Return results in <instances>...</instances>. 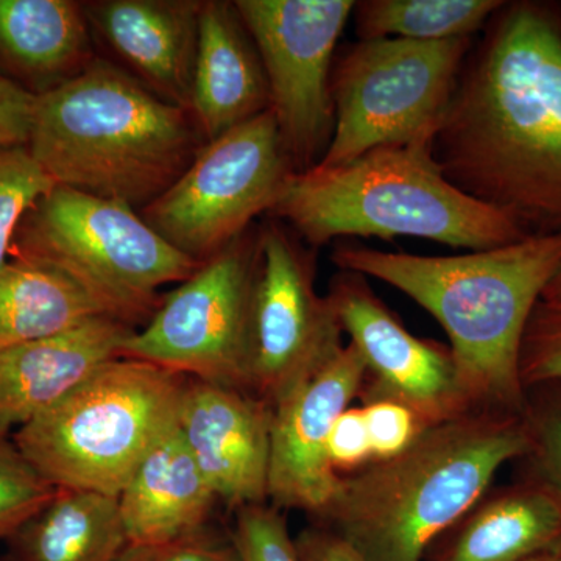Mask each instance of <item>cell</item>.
Returning a JSON list of instances; mask_svg holds the SVG:
<instances>
[{
    "mask_svg": "<svg viewBox=\"0 0 561 561\" xmlns=\"http://www.w3.org/2000/svg\"><path fill=\"white\" fill-rule=\"evenodd\" d=\"M36 95L0 76V149L27 146Z\"/></svg>",
    "mask_w": 561,
    "mask_h": 561,
    "instance_id": "obj_33",
    "label": "cell"
},
{
    "mask_svg": "<svg viewBox=\"0 0 561 561\" xmlns=\"http://www.w3.org/2000/svg\"><path fill=\"white\" fill-rule=\"evenodd\" d=\"M83 2L0 0V76L39 95L98 60Z\"/></svg>",
    "mask_w": 561,
    "mask_h": 561,
    "instance_id": "obj_20",
    "label": "cell"
},
{
    "mask_svg": "<svg viewBox=\"0 0 561 561\" xmlns=\"http://www.w3.org/2000/svg\"><path fill=\"white\" fill-rule=\"evenodd\" d=\"M375 461L387 460L409 448L427 427L401 402L371 400L362 402Z\"/></svg>",
    "mask_w": 561,
    "mask_h": 561,
    "instance_id": "obj_30",
    "label": "cell"
},
{
    "mask_svg": "<svg viewBox=\"0 0 561 561\" xmlns=\"http://www.w3.org/2000/svg\"><path fill=\"white\" fill-rule=\"evenodd\" d=\"M50 265L76 280L106 316L146 324L165 284L183 283L201 267L161 238L125 203L55 186L25 214L10 260Z\"/></svg>",
    "mask_w": 561,
    "mask_h": 561,
    "instance_id": "obj_7",
    "label": "cell"
},
{
    "mask_svg": "<svg viewBox=\"0 0 561 561\" xmlns=\"http://www.w3.org/2000/svg\"><path fill=\"white\" fill-rule=\"evenodd\" d=\"M522 419L530 479L561 502V381L527 389Z\"/></svg>",
    "mask_w": 561,
    "mask_h": 561,
    "instance_id": "obj_25",
    "label": "cell"
},
{
    "mask_svg": "<svg viewBox=\"0 0 561 561\" xmlns=\"http://www.w3.org/2000/svg\"><path fill=\"white\" fill-rule=\"evenodd\" d=\"M268 217L312 250L346 238H419L479 251L530 236L454 186L432 144L378 147L346 164L294 173Z\"/></svg>",
    "mask_w": 561,
    "mask_h": 561,
    "instance_id": "obj_5",
    "label": "cell"
},
{
    "mask_svg": "<svg viewBox=\"0 0 561 561\" xmlns=\"http://www.w3.org/2000/svg\"><path fill=\"white\" fill-rule=\"evenodd\" d=\"M502 0H362L351 20L359 39L476 38Z\"/></svg>",
    "mask_w": 561,
    "mask_h": 561,
    "instance_id": "obj_24",
    "label": "cell"
},
{
    "mask_svg": "<svg viewBox=\"0 0 561 561\" xmlns=\"http://www.w3.org/2000/svg\"><path fill=\"white\" fill-rule=\"evenodd\" d=\"M540 302L545 306H549V308L561 309V268L557 272V275L553 276L551 283L546 286Z\"/></svg>",
    "mask_w": 561,
    "mask_h": 561,
    "instance_id": "obj_35",
    "label": "cell"
},
{
    "mask_svg": "<svg viewBox=\"0 0 561 561\" xmlns=\"http://www.w3.org/2000/svg\"><path fill=\"white\" fill-rule=\"evenodd\" d=\"M561 546V502L535 481L486 491L423 561H531Z\"/></svg>",
    "mask_w": 561,
    "mask_h": 561,
    "instance_id": "obj_19",
    "label": "cell"
},
{
    "mask_svg": "<svg viewBox=\"0 0 561 561\" xmlns=\"http://www.w3.org/2000/svg\"><path fill=\"white\" fill-rule=\"evenodd\" d=\"M3 541L0 561H117L128 545L117 497L66 489Z\"/></svg>",
    "mask_w": 561,
    "mask_h": 561,
    "instance_id": "obj_22",
    "label": "cell"
},
{
    "mask_svg": "<svg viewBox=\"0 0 561 561\" xmlns=\"http://www.w3.org/2000/svg\"><path fill=\"white\" fill-rule=\"evenodd\" d=\"M117 502L128 545H153L208 527L219 500L175 427L144 457Z\"/></svg>",
    "mask_w": 561,
    "mask_h": 561,
    "instance_id": "obj_21",
    "label": "cell"
},
{
    "mask_svg": "<svg viewBox=\"0 0 561 561\" xmlns=\"http://www.w3.org/2000/svg\"><path fill=\"white\" fill-rule=\"evenodd\" d=\"M295 169L271 111L203 144L140 217L191 260L206 262L271 214Z\"/></svg>",
    "mask_w": 561,
    "mask_h": 561,
    "instance_id": "obj_9",
    "label": "cell"
},
{
    "mask_svg": "<svg viewBox=\"0 0 561 561\" xmlns=\"http://www.w3.org/2000/svg\"><path fill=\"white\" fill-rule=\"evenodd\" d=\"M432 157L527 234L561 232V5L502 3L465 58Z\"/></svg>",
    "mask_w": 561,
    "mask_h": 561,
    "instance_id": "obj_1",
    "label": "cell"
},
{
    "mask_svg": "<svg viewBox=\"0 0 561 561\" xmlns=\"http://www.w3.org/2000/svg\"><path fill=\"white\" fill-rule=\"evenodd\" d=\"M526 453L522 415L478 409L427 427L398 456L341 476L316 524L365 561H423L497 471Z\"/></svg>",
    "mask_w": 561,
    "mask_h": 561,
    "instance_id": "obj_3",
    "label": "cell"
},
{
    "mask_svg": "<svg viewBox=\"0 0 561 561\" xmlns=\"http://www.w3.org/2000/svg\"><path fill=\"white\" fill-rule=\"evenodd\" d=\"M190 111L206 142L271 111L260 50L230 0H203Z\"/></svg>",
    "mask_w": 561,
    "mask_h": 561,
    "instance_id": "obj_18",
    "label": "cell"
},
{
    "mask_svg": "<svg viewBox=\"0 0 561 561\" xmlns=\"http://www.w3.org/2000/svg\"><path fill=\"white\" fill-rule=\"evenodd\" d=\"M331 261L339 271L389 284L440 323L476 408L522 415L524 332L542 291L561 268V232L530 234L457 256L339 243Z\"/></svg>",
    "mask_w": 561,
    "mask_h": 561,
    "instance_id": "obj_2",
    "label": "cell"
},
{
    "mask_svg": "<svg viewBox=\"0 0 561 561\" xmlns=\"http://www.w3.org/2000/svg\"><path fill=\"white\" fill-rule=\"evenodd\" d=\"M99 316H106L101 305L50 265L11 257L0 271V353Z\"/></svg>",
    "mask_w": 561,
    "mask_h": 561,
    "instance_id": "obj_23",
    "label": "cell"
},
{
    "mask_svg": "<svg viewBox=\"0 0 561 561\" xmlns=\"http://www.w3.org/2000/svg\"><path fill=\"white\" fill-rule=\"evenodd\" d=\"M364 381L359 351L346 343L273 408L268 500L276 508L316 518L330 504L341 476L331 467L328 442L335 421L359 398Z\"/></svg>",
    "mask_w": 561,
    "mask_h": 561,
    "instance_id": "obj_14",
    "label": "cell"
},
{
    "mask_svg": "<svg viewBox=\"0 0 561 561\" xmlns=\"http://www.w3.org/2000/svg\"><path fill=\"white\" fill-rule=\"evenodd\" d=\"M295 542L302 561H365L335 531L319 524L301 530Z\"/></svg>",
    "mask_w": 561,
    "mask_h": 561,
    "instance_id": "obj_34",
    "label": "cell"
},
{
    "mask_svg": "<svg viewBox=\"0 0 561 561\" xmlns=\"http://www.w3.org/2000/svg\"><path fill=\"white\" fill-rule=\"evenodd\" d=\"M519 376L526 390L561 381V309L538 302L524 332Z\"/></svg>",
    "mask_w": 561,
    "mask_h": 561,
    "instance_id": "obj_29",
    "label": "cell"
},
{
    "mask_svg": "<svg viewBox=\"0 0 561 561\" xmlns=\"http://www.w3.org/2000/svg\"><path fill=\"white\" fill-rule=\"evenodd\" d=\"M136 328L108 316L0 353V431L20 430L60 404L106 362L121 357Z\"/></svg>",
    "mask_w": 561,
    "mask_h": 561,
    "instance_id": "obj_17",
    "label": "cell"
},
{
    "mask_svg": "<svg viewBox=\"0 0 561 561\" xmlns=\"http://www.w3.org/2000/svg\"><path fill=\"white\" fill-rule=\"evenodd\" d=\"M273 409L250 391L187 379L179 432L219 502L268 500Z\"/></svg>",
    "mask_w": 561,
    "mask_h": 561,
    "instance_id": "obj_15",
    "label": "cell"
},
{
    "mask_svg": "<svg viewBox=\"0 0 561 561\" xmlns=\"http://www.w3.org/2000/svg\"><path fill=\"white\" fill-rule=\"evenodd\" d=\"M260 50L271 113L295 172L316 168L334 135L331 79L353 0H236Z\"/></svg>",
    "mask_w": 561,
    "mask_h": 561,
    "instance_id": "obj_11",
    "label": "cell"
},
{
    "mask_svg": "<svg viewBox=\"0 0 561 561\" xmlns=\"http://www.w3.org/2000/svg\"><path fill=\"white\" fill-rule=\"evenodd\" d=\"M328 457L339 476L359 471L375 461L362 408H348L335 421L328 442Z\"/></svg>",
    "mask_w": 561,
    "mask_h": 561,
    "instance_id": "obj_32",
    "label": "cell"
},
{
    "mask_svg": "<svg viewBox=\"0 0 561 561\" xmlns=\"http://www.w3.org/2000/svg\"><path fill=\"white\" fill-rule=\"evenodd\" d=\"M117 561H241L231 538H221L209 526L175 540L127 545Z\"/></svg>",
    "mask_w": 561,
    "mask_h": 561,
    "instance_id": "obj_31",
    "label": "cell"
},
{
    "mask_svg": "<svg viewBox=\"0 0 561 561\" xmlns=\"http://www.w3.org/2000/svg\"><path fill=\"white\" fill-rule=\"evenodd\" d=\"M260 267L261 225L254 224L162 297L157 312L125 342L121 357L245 390Z\"/></svg>",
    "mask_w": 561,
    "mask_h": 561,
    "instance_id": "obj_10",
    "label": "cell"
},
{
    "mask_svg": "<svg viewBox=\"0 0 561 561\" xmlns=\"http://www.w3.org/2000/svg\"><path fill=\"white\" fill-rule=\"evenodd\" d=\"M343 332L365 365L362 402H401L424 427L437 426L478 411L461 381L451 350L420 339L375 294L368 278L339 271L328 291Z\"/></svg>",
    "mask_w": 561,
    "mask_h": 561,
    "instance_id": "obj_13",
    "label": "cell"
},
{
    "mask_svg": "<svg viewBox=\"0 0 561 561\" xmlns=\"http://www.w3.org/2000/svg\"><path fill=\"white\" fill-rule=\"evenodd\" d=\"M531 561H556V553H552V556L541 557V559L531 560Z\"/></svg>",
    "mask_w": 561,
    "mask_h": 561,
    "instance_id": "obj_36",
    "label": "cell"
},
{
    "mask_svg": "<svg viewBox=\"0 0 561 561\" xmlns=\"http://www.w3.org/2000/svg\"><path fill=\"white\" fill-rule=\"evenodd\" d=\"M205 142L191 111L99 57L77 79L36 98L27 149L57 186L142 210Z\"/></svg>",
    "mask_w": 561,
    "mask_h": 561,
    "instance_id": "obj_4",
    "label": "cell"
},
{
    "mask_svg": "<svg viewBox=\"0 0 561 561\" xmlns=\"http://www.w3.org/2000/svg\"><path fill=\"white\" fill-rule=\"evenodd\" d=\"M57 490L33 470L13 434L0 431V540L46 507Z\"/></svg>",
    "mask_w": 561,
    "mask_h": 561,
    "instance_id": "obj_27",
    "label": "cell"
},
{
    "mask_svg": "<svg viewBox=\"0 0 561 561\" xmlns=\"http://www.w3.org/2000/svg\"><path fill=\"white\" fill-rule=\"evenodd\" d=\"M556 561H561V546L559 548V551L556 552Z\"/></svg>",
    "mask_w": 561,
    "mask_h": 561,
    "instance_id": "obj_37",
    "label": "cell"
},
{
    "mask_svg": "<svg viewBox=\"0 0 561 561\" xmlns=\"http://www.w3.org/2000/svg\"><path fill=\"white\" fill-rule=\"evenodd\" d=\"M203 0H90L99 57L161 101L190 111Z\"/></svg>",
    "mask_w": 561,
    "mask_h": 561,
    "instance_id": "obj_16",
    "label": "cell"
},
{
    "mask_svg": "<svg viewBox=\"0 0 561 561\" xmlns=\"http://www.w3.org/2000/svg\"><path fill=\"white\" fill-rule=\"evenodd\" d=\"M474 39H359L346 47L332 69L334 135L317 165L434 142Z\"/></svg>",
    "mask_w": 561,
    "mask_h": 561,
    "instance_id": "obj_8",
    "label": "cell"
},
{
    "mask_svg": "<svg viewBox=\"0 0 561 561\" xmlns=\"http://www.w3.org/2000/svg\"><path fill=\"white\" fill-rule=\"evenodd\" d=\"M57 184L33 160L27 146L0 149V271L10 261L21 220Z\"/></svg>",
    "mask_w": 561,
    "mask_h": 561,
    "instance_id": "obj_26",
    "label": "cell"
},
{
    "mask_svg": "<svg viewBox=\"0 0 561 561\" xmlns=\"http://www.w3.org/2000/svg\"><path fill=\"white\" fill-rule=\"evenodd\" d=\"M230 538L241 561H302L283 512L265 502L236 511Z\"/></svg>",
    "mask_w": 561,
    "mask_h": 561,
    "instance_id": "obj_28",
    "label": "cell"
},
{
    "mask_svg": "<svg viewBox=\"0 0 561 561\" xmlns=\"http://www.w3.org/2000/svg\"><path fill=\"white\" fill-rule=\"evenodd\" d=\"M313 251L283 221L261 225L245 390L272 409L345 345L334 306L317 290Z\"/></svg>",
    "mask_w": 561,
    "mask_h": 561,
    "instance_id": "obj_12",
    "label": "cell"
},
{
    "mask_svg": "<svg viewBox=\"0 0 561 561\" xmlns=\"http://www.w3.org/2000/svg\"><path fill=\"white\" fill-rule=\"evenodd\" d=\"M186 376L131 357L13 432L22 456L55 489L119 497L140 461L179 423Z\"/></svg>",
    "mask_w": 561,
    "mask_h": 561,
    "instance_id": "obj_6",
    "label": "cell"
}]
</instances>
